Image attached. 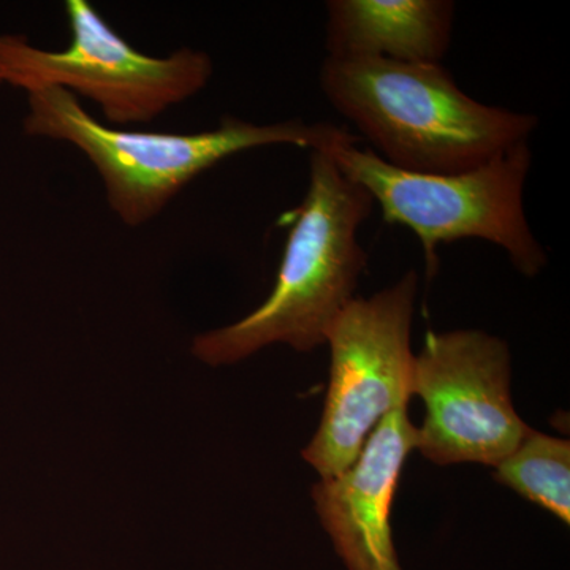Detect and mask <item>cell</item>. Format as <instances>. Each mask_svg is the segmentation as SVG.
Wrapping results in <instances>:
<instances>
[{
  "label": "cell",
  "instance_id": "cell-10",
  "mask_svg": "<svg viewBox=\"0 0 570 570\" xmlns=\"http://www.w3.org/2000/svg\"><path fill=\"white\" fill-rule=\"evenodd\" d=\"M494 479L569 527V441L539 433L530 428L519 448L498 464Z\"/></svg>",
  "mask_w": 570,
  "mask_h": 570
},
{
  "label": "cell",
  "instance_id": "cell-8",
  "mask_svg": "<svg viewBox=\"0 0 570 570\" xmlns=\"http://www.w3.org/2000/svg\"><path fill=\"white\" fill-rule=\"evenodd\" d=\"M415 445L417 426L409 420L407 406L393 409L347 471L313 487L318 519L347 570H403L390 512Z\"/></svg>",
  "mask_w": 570,
  "mask_h": 570
},
{
  "label": "cell",
  "instance_id": "cell-7",
  "mask_svg": "<svg viewBox=\"0 0 570 570\" xmlns=\"http://www.w3.org/2000/svg\"><path fill=\"white\" fill-rule=\"evenodd\" d=\"M510 374L501 337L479 330L428 332L412 362L411 393L425 406L415 450L439 466L497 468L530 431L513 407Z\"/></svg>",
  "mask_w": 570,
  "mask_h": 570
},
{
  "label": "cell",
  "instance_id": "cell-9",
  "mask_svg": "<svg viewBox=\"0 0 570 570\" xmlns=\"http://www.w3.org/2000/svg\"><path fill=\"white\" fill-rule=\"evenodd\" d=\"M453 22L450 0H330L326 56L442 63Z\"/></svg>",
  "mask_w": 570,
  "mask_h": 570
},
{
  "label": "cell",
  "instance_id": "cell-6",
  "mask_svg": "<svg viewBox=\"0 0 570 570\" xmlns=\"http://www.w3.org/2000/svg\"><path fill=\"white\" fill-rule=\"evenodd\" d=\"M417 291L419 275L412 269L376 295L352 299L326 332L328 393L317 433L302 453L322 479L347 471L381 420L407 406Z\"/></svg>",
  "mask_w": 570,
  "mask_h": 570
},
{
  "label": "cell",
  "instance_id": "cell-1",
  "mask_svg": "<svg viewBox=\"0 0 570 570\" xmlns=\"http://www.w3.org/2000/svg\"><path fill=\"white\" fill-rule=\"evenodd\" d=\"M321 89L381 159L415 174H460L530 140L532 115L480 104L442 63L330 58Z\"/></svg>",
  "mask_w": 570,
  "mask_h": 570
},
{
  "label": "cell",
  "instance_id": "cell-4",
  "mask_svg": "<svg viewBox=\"0 0 570 570\" xmlns=\"http://www.w3.org/2000/svg\"><path fill=\"white\" fill-rule=\"evenodd\" d=\"M316 148L371 195L385 223L417 235L428 276L436 273L439 246L469 238L504 249L521 275H539L547 265L524 209L532 164L528 142L460 174L401 170L373 149L360 148L358 138L333 124H326Z\"/></svg>",
  "mask_w": 570,
  "mask_h": 570
},
{
  "label": "cell",
  "instance_id": "cell-3",
  "mask_svg": "<svg viewBox=\"0 0 570 570\" xmlns=\"http://www.w3.org/2000/svg\"><path fill=\"white\" fill-rule=\"evenodd\" d=\"M24 132L69 142L85 154L104 183L111 212L140 227L171 204L187 184L235 154L266 146L314 149L325 122L255 124L225 118L197 134L134 132L97 121L80 100L59 88L28 92Z\"/></svg>",
  "mask_w": 570,
  "mask_h": 570
},
{
  "label": "cell",
  "instance_id": "cell-11",
  "mask_svg": "<svg viewBox=\"0 0 570 570\" xmlns=\"http://www.w3.org/2000/svg\"><path fill=\"white\" fill-rule=\"evenodd\" d=\"M0 85H3L2 75H0Z\"/></svg>",
  "mask_w": 570,
  "mask_h": 570
},
{
  "label": "cell",
  "instance_id": "cell-5",
  "mask_svg": "<svg viewBox=\"0 0 570 570\" xmlns=\"http://www.w3.org/2000/svg\"><path fill=\"white\" fill-rule=\"evenodd\" d=\"M71 40L66 50L0 36L3 82L24 89L59 88L85 97L110 124L151 122L206 88L213 61L193 48L154 58L135 50L86 0H67Z\"/></svg>",
  "mask_w": 570,
  "mask_h": 570
},
{
  "label": "cell",
  "instance_id": "cell-2",
  "mask_svg": "<svg viewBox=\"0 0 570 570\" xmlns=\"http://www.w3.org/2000/svg\"><path fill=\"white\" fill-rule=\"evenodd\" d=\"M374 202L324 149H311L309 186L288 214L287 242L275 287L257 309L235 324L204 333L193 352L212 366L232 365L269 344L298 352L325 344L326 332L354 299L367 255L358 230Z\"/></svg>",
  "mask_w": 570,
  "mask_h": 570
}]
</instances>
